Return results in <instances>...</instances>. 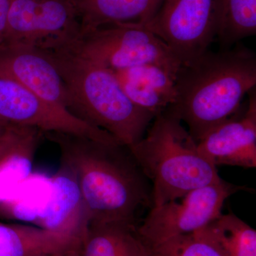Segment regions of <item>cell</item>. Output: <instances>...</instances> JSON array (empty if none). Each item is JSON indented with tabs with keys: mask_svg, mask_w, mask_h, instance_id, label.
Listing matches in <instances>:
<instances>
[{
	"mask_svg": "<svg viewBox=\"0 0 256 256\" xmlns=\"http://www.w3.org/2000/svg\"><path fill=\"white\" fill-rule=\"evenodd\" d=\"M48 134L76 178L88 224L139 225L144 210L152 207V188L129 148L72 134Z\"/></svg>",
	"mask_w": 256,
	"mask_h": 256,
	"instance_id": "cell-1",
	"label": "cell"
},
{
	"mask_svg": "<svg viewBox=\"0 0 256 256\" xmlns=\"http://www.w3.org/2000/svg\"><path fill=\"white\" fill-rule=\"evenodd\" d=\"M256 85V56L252 50L242 46L208 50L182 66L176 78V101L168 108L186 124L197 142L238 112Z\"/></svg>",
	"mask_w": 256,
	"mask_h": 256,
	"instance_id": "cell-2",
	"label": "cell"
},
{
	"mask_svg": "<svg viewBox=\"0 0 256 256\" xmlns=\"http://www.w3.org/2000/svg\"><path fill=\"white\" fill-rule=\"evenodd\" d=\"M42 50L60 72L72 114L128 148L144 137L154 116L130 100L112 70L66 50Z\"/></svg>",
	"mask_w": 256,
	"mask_h": 256,
	"instance_id": "cell-3",
	"label": "cell"
},
{
	"mask_svg": "<svg viewBox=\"0 0 256 256\" xmlns=\"http://www.w3.org/2000/svg\"><path fill=\"white\" fill-rule=\"evenodd\" d=\"M128 148L152 183V206L223 180L169 108L156 116L144 137Z\"/></svg>",
	"mask_w": 256,
	"mask_h": 256,
	"instance_id": "cell-4",
	"label": "cell"
},
{
	"mask_svg": "<svg viewBox=\"0 0 256 256\" xmlns=\"http://www.w3.org/2000/svg\"><path fill=\"white\" fill-rule=\"evenodd\" d=\"M54 48L66 50L110 70L154 64L176 76L182 66L166 44L136 24L101 26L79 34L74 40Z\"/></svg>",
	"mask_w": 256,
	"mask_h": 256,
	"instance_id": "cell-5",
	"label": "cell"
},
{
	"mask_svg": "<svg viewBox=\"0 0 256 256\" xmlns=\"http://www.w3.org/2000/svg\"><path fill=\"white\" fill-rule=\"evenodd\" d=\"M220 14V0H164L154 16L139 26L159 37L186 66L216 38Z\"/></svg>",
	"mask_w": 256,
	"mask_h": 256,
	"instance_id": "cell-6",
	"label": "cell"
},
{
	"mask_svg": "<svg viewBox=\"0 0 256 256\" xmlns=\"http://www.w3.org/2000/svg\"><path fill=\"white\" fill-rule=\"evenodd\" d=\"M242 190L248 188L224 180L195 188L181 198L152 207L138 225V233L149 247L194 233L218 216L226 200Z\"/></svg>",
	"mask_w": 256,
	"mask_h": 256,
	"instance_id": "cell-7",
	"label": "cell"
},
{
	"mask_svg": "<svg viewBox=\"0 0 256 256\" xmlns=\"http://www.w3.org/2000/svg\"><path fill=\"white\" fill-rule=\"evenodd\" d=\"M0 124L63 133L106 144H120L109 133L52 104L12 79L0 75Z\"/></svg>",
	"mask_w": 256,
	"mask_h": 256,
	"instance_id": "cell-8",
	"label": "cell"
},
{
	"mask_svg": "<svg viewBox=\"0 0 256 256\" xmlns=\"http://www.w3.org/2000/svg\"><path fill=\"white\" fill-rule=\"evenodd\" d=\"M79 33L74 0H11L4 42L50 50Z\"/></svg>",
	"mask_w": 256,
	"mask_h": 256,
	"instance_id": "cell-9",
	"label": "cell"
},
{
	"mask_svg": "<svg viewBox=\"0 0 256 256\" xmlns=\"http://www.w3.org/2000/svg\"><path fill=\"white\" fill-rule=\"evenodd\" d=\"M246 108L210 130L197 142L200 154L214 166H256V96L248 94Z\"/></svg>",
	"mask_w": 256,
	"mask_h": 256,
	"instance_id": "cell-10",
	"label": "cell"
},
{
	"mask_svg": "<svg viewBox=\"0 0 256 256\" xmlns=\"http://www.w3.org/2000/svg\"><path fill=\"white\" fill-rule=\"evenodd\" d=\"M0 75L12 79L52 104L68 109L60 72L46 52L21 44H0Z\"/></svg>",
	"mask_w": 256,
	"mask_h": 256,
	"instance_id": "cell-11",
	"label": "cell"
},
{
	"mask_svg": "<svg viewBox=\"0 0 256 256\" xmlns=\"http://www.w3.org/2000/svg\"><path fill=\"white\" fill-rule=\"evenodd\" d=\"M50 178V193L36 226L80 238L88 222L76 178L66 164Z\"/></svg>",
	"mask_w": 256,
	"mask_h": 256,
	"instance_id": "cell-12",
	"label": "cell"
},
{
	"mask_svg": "<svg viewBox=\"0 0 256 256\" xmlns=\"http://www.w3.org/2000/svg\"><path fill=\"white\" fill-rule=\"evenodd\" d=\"M112 72L130 100L154 118L176 101V76L160 66L146 64Z\"/></svg>",
	"mask_w": 256,
	"mask_h": 256,
	"instance_id": "cell-13",
	"label": "cell"
},
{
	"mask_svg": "<svg viewBox=\"0 0 256 256\" xmlns=\"http://www.w3.org/2000/svg\"><path fill=\"white\" fill-rule=\"evenodd\" d=\"M138 225L127 222L88 224L80 238L78 256H150Z\"/></svg>",
	"mask_w": 256,
	"mask_h": 256,
	"instance_id": "cell-14",
	"label": "cell"
},
{
	"mask_svg": "<svg viewBox=\"0 0 256 256\" xmlns=\"http://www.w3.org/2000/svg\"><path fill=\"white\" fill-rule=\"evenodd\" d=\"M164 0H76L80 33L114 24L144 25Z\"/></svg>",
	"mask_w": 256,
	"mask_h": 256,
	"instance_id": "cell-15",
	"label": "cell"
},
{
	"mask_svg": "<svg viewBox=\"0 0 256 256\" xmlns=\"http://www.w3.org/2000/svg\"><path fill=\"white\" fill-rule=\"evenodd\" d=\"M80 238L38 226L0 224V256H48L78 248Z\"/></svg>",
	"mask_w": 256,
	"mask_h": 256,
	"instance_id": "cell-16",
	"label": "cell"
},
{
	"mask_svg": "<svg viewBox=\"0 0 256 256\" xmlns=\"http://www.w3.org/2000/svg\"><path fill=\"white\" fill-rule=\"evenodd\" d=\"M222 256H256V232L232 212L212 220L192 233Z\"/></svg>",
	"mask_w": 256,
	"mask_h": 256,
	"instance_id": "cell-17",
	"label": "cell"
},
{
	"mask_svg": "<svg viewBox=\"0 0 256 256\" xmlns=\"http://www.w3.org/2000/svg\"><path fill=\"white\" fill-rule=\"evenodd\" d=\"M256 34V0H220L216 38L224 50Z\"/></svg>",
	"mask_w": 256,
	"mask_h": 256,
	"instance_id": "cell-18",
	"label": "cell"
},
{
	"mask_svg": "<svg viewBox=\"0 0 256 256\" xmlns=\"http://www.w3.org/2000/svg\"><path fill=\"white\" fill-rule=\"evenodd\" d=\"M50 193V178L30 174L14 196L2 203L4 210L16 220L34 224L46 206Z\"/></svg>",
	"mask_w": 256,
	"mask_h": 256,
	"instance_id": "cell-19",
	"label": "cell"
},
{
	"mask_svg": "<svg viewBox=\"0 0 256 256\" xmlns=\"http://www.w3.org/2000/svg\"><path fill=\"white\" fill-rule=\"evenodd\" d=\"M150 248V256H222L210 244L192 234L178 236Z\"/></svg>",
	"mask_w": 256,
	"mask_h": 256,
	"instance_id": "cell-20",
	"label": "cell"
},
{
	"mask_svg": "<svg viewBox=\"0 0 256 256\" xmlns=\"http://www.w3.org/2000/svg\"><path fill=\"white\" fill-rule=\"evenodd\" d=\"M22 143V138L18 130L6 129L0 134V163L9 154L18 150Z\"/></svg>",
	"mask_w": 256,
	"mask_h": 256,
	"instance_id": "cell-21",
	"label": "cell"
},
{
	"mask_svg": "<svg viewBox=\"0 0 256 256\" xmlns=\"http://www.w3.org/2000/svg\"><path fill=\"white\" fill-rule=\"evenodd\" d=\"M11 0H0V44L4 42Z\"/></svg>",
	"mask_w": 256,
	"mask_h": 256,
	"instance_id": "cell-22",
	"label": "cell"
},
{
	"mask_svg": "<svg viewBox=\"0 0 256 256\" xmlns=\"http://www.w3.org/2000/svg\"><path fill=\"white\" fill-rule=\"evenodd\" d=\"M78 248L74 249V250L62 252V254H55V255H50L48 256H78Z\"/></svg>",
	"mask_w": 256,
	"mask_h": 256,
	"instance_id": "cell-23",
	"label": "cell"
},
{
	"mask_svg": "<svg viewBox=\"0 0 256 256\" xmlns=\"http://www.w3.org/2000/svg\"><path fill=\"white\" fill-rule=\"evenodd\" d=\"M5 128H6L3 127V126H2V124H0V134H1L2 133L3 131L4 130Z\"/></svg>",
	"mask_w": 256,
	"mask_h": 256,
	"instance_id": "cell-24",
	"label": "cell"
},
{
	"mask_svg": "<svg viewBox=\"0 0 256 256\" xmlns=\"http://www.w3.org/2000/svg\"><path fill=\"white\" fill-rule=\"evenodd\" d=\"M74 1H75V2H76V0H74Z\"/></svg>",
	"mask_w": 256,
	"mask_h": 256,
	"instance_id": "cell-25",
	"label": "cell"
}]
</instances>
